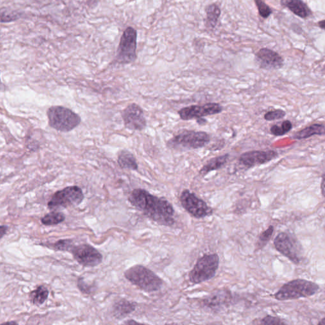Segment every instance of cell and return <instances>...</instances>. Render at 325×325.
Wrapping results in <instances>:
<instances>
[{"label":"cell","instance_id":"obj_37","mask_svg":"<svg viewBox=\"0 0 325 325\" xmlns=\"http://www.w3.org/2000/svg\"><path fill=\"white\" fill-rule=\"evenodd\" d=\"M320 25V27H321L322 29H324L325 28V20H323L322 21L318 23Z\"/></svg>","mask_w":325,"mask_h":325},{"label":"cell","instance_id":"obj_14","mask_svg":"<svg viewBox=\"0 0 325 325\" xmlns=\"http://www.w3.org/2000/svg\"><path fill=\"white\" fill-rule=\"evenodd\" d=\"M278 153L273 150L251 151L243 153L240 158V162L247 168L260 165L276 159Z\"/></svg>","mask_w":325,"mask_h":325},{"label":"cell","instance_id":"obj_1","mask_svg":"<svg viewBox=\"0 0 325 325\" xmlns=\"http://www.w3.org/2000/svg\"><path fill=\"white\" fill-rule=\"evenodd\" d=\"M130 202L149 218L162 225L174 224L172 205L165 199L152 195L146 190L134 189L130 194Z\"/></svg>","mask_w":325,"mask_h":325},{"label":"cell","instance_id":"obj_16","mask_svg":"<svg viewBox=\"0 0 325 325\" xmlns=\"http://www.w3.org/2000/svg\"><path fill=\"white\" fill-rule=\"evenodd\" d=\"M229 290H218L212 293L203 299V304L207 308L217 310L228 305L231 301L232 295Z\"/></svg>","mask_w":325,"mask_h":325},{"label":"cell","instance_id":"obj_4","mask_svg":"<svg viewBox=\"0 0 325 325\" xmlns=\"http://www.w3.org/2000/svg\"><path fill=\"white\" fill-rule=\"evenodd\" d=\"M50 127L62 132L72 131L81 123L79 114L63 106H52L47 111Z\"/></svg>","mask_w":325,"mask_h":325},{"label":"cell","instance_id":"obj_18","mask_svg":"<svg viewBox=\"0 0 325 325\" xmlns=\"http://www.w3.org/2000/svg\"><path fill=\"white\" fill-rule=\"evenodd\" d=\"M230 155L226 154L210 159L200 171L201 175H205L210 171L219 170L227 163Z\"/></svg>","mask_w":325,"mask_h":325},{"label":"cell","instance_id":"obj_34","mask_svg":"<svg viewBox=\"0 0 325 325\" xmlns=\"http://www.w3.org/2000/svg\"><path fill=\"white\" fill-rule=\"evenodd\" d=\"M197 122H198L200 125H204L205 123L207 122V120H205V119L201 118L197 119Z\"/></svg>","mask_w":325,"mask_h":325},{"label":"cell","instance_id":"obj_30","mask_svg":"<svg viewBox=\"0 0 325 325\" xmlns=\"http://www.w3.org/2000/svg\"><path fill=\"white\" fill-rule=\"evenodd\" d=\"M73 246L72 240H60L54 244V248L61 251H70Z\"/></svg>","mask_w":325,"mask_h":325},{"label":"cell","instance_id":"obj_25","mask_svg":"<svg viewBox=\"0 0 325 325\" xmlns=\"http://www.w3.org/2000/svg\"><path fill=\"white\" fill-rule=\"evenodd\" d=\"M65 216L62 213L53 212L46 215L42 219V223L45 226L56 225L63 223L65 220Z\"/></svg>","mask_w":325,"mask_h":325},{"label":"cell","instance_id":"obj_3","mask_svg":"<svg viewBox=\"0 0 325 325\" xmlns=\"http://www.w3.org/2000/svg\"><path fill=\"white\" fill-rule=\"evenodd\" d=\"M125 276L130 282L144 291H158L162 287V279L143 265H137L130 267L125 271Z\"/></svg>","mask_w":325,"mask_h":325},{"label":"cell","instance_id":"obj_27","mask_svg":"<svg viewBox=\"0 0 325 325\" xmlns=\"http://www.w3.org/2000/svg\"><path fill=\"white\" fill-rule=\"evenodd\" d=\"M257 6L258 13L261 17L267 19L271 15L272 11L270 6L265 3L264 0H254Z\"/></svg>","mask_w":325,"mask_h":325},{"label":"cell","instance_id":"obj_10","mask_svg":"<svg viewBox=\"0 0 325 325\" xmlns=\"http://www.w3.org/2000/svg\"><path fill=\"white\" fill-rule=\"evenodd\" d=\"M180 202L184 209L195 218H204L212 214V208L189 190L185 189L182 192Z\"/></svg>","mask_w":325,"mask_h":325},{"label":"cell","instance_id":"obj_23","mask_svg":"<svg viewBox=\"0 0 325 325\" xmlns=\"http://www.w3.org/2000/svg\"><path fill=\"white\" fill-rule=\"evenodd\" d=\"M206 13H207L208 26L214 28L218 22L220 15H221V9L216 4H210L206 8Z\"/></svg>","mask_w":325,"mask_h":325},{"label":"cell","instance_id":"obj_35","mask_svg":"<svg viewBox=\"0 0 325 325\" xmlns=\"http://www.w3.org/2000/svg\"><path fill=\"white\" fill-rule=\"evenodd\" d=\"M5 91V86H4V84L2 83L1 81V79H0V91L2 92V91Z\"/></svg>","mask_w":325,"mask_h":325},{"label":"cell","instance_id":"obj_32","mask_svg":"<svg viewBox=\"0 0 325 325\" xmlns=\"http://www.w3.org/2000/svg\"><path fill=\"white\" fill-rule=\"evenodd\" d=\"M78 287L84 294H90L91 292V288L90 286L87 285V284L84 283L81 278H80L79 281H78Z\"/></svg>","mask_w":325,"mask_h":325},{"label":"cell","instance_id":"obj_21","mask_svg":"<svg viewBox=\"0 0 325 325\" xmlns=\"http://www.w3.org/2000/svg\"><path fill=\"white\" fill-rule=\"evenodd\" d=\"M136 304L127 300L119 301L114 306V315L118 318H121L129 315L136 310Z\"/></svg>","mask_w":325,"mask_h":325},{"label":"cell","instance_id":"obj_11","mask_svg":"<svg viewBox=\"0 0 325 325\" xmlns=\"http://www.w3.org/2000/svg\"><path fill=\"white\" fill-rule=\"evenodd\" d=\"M70 251L73 253L75 260L84 266L95 267L102 262V254L89 244L73 246Z\"/></svg>","mask_w":325,"mask_h":325},{"label":"cell","instance_id":"obj_15","mask_svg":"<svg viewBox=\"0 0 325 325\" xmlns=\"http://www.w3.org/2000/svg\"><path fill=\"white\" fill-rule=\"evenodd\" d=\"M255 61L260 68L267 70H279L284 65L282 57L267 48L258 50L255 55Z\"/></svg>","mask_w":325,"mask_h":325},{"label":"cell","instance_id":"obj_39","mask_svg":"<svg viewBox=\"0 0 325 325\" xmlns=\"http://www.w3.org/2000/svg\"><path fill=\"white\" fill-rule=\"evenodd\" d=\"M126 324H136V322H129L126 323Z\"/></svg>","mask_w":325,"mask_h":325},{"label":"cell","instance_id":"obj_20","mask_svg":"<svg viewBox=\"0 0 325 325\" xmlns=\"http://www.w3.org/2000/svg\"><path fill=\"white\" fill-rule=\"evenodd\" d=\"M318 135V136H324L325 135V125L323 124H313L297 132L294 134V138L295 139H308L309 137Z\"/></svg>","mask_w":325,"mask_h":325},{"label":"cell","instance_id":"obj_7","mask_svg":"<svg viewBox=\"0 0 325 325\" xmlns=\"http://www.w3.org/2000/svg\"><path fill=\"white\" fill-rule=\"evenodd\" d=\"M210 142V136L205 132L184 131L168 141L170 148L199 149L205 147Z\"/></svg>","mask_w":325,"mask_h":325},{"label":"cell","instance_id":"obj_13","mask_svg":"<svg viewBox=\"0 0 325 325\" xmlns=\"http://www.w3.org/2000/svg\"><path fill=\"white\" fill-rule=\"evenodd\" d=\"M123 122L127 129L141 131L146 127L143 109L137 104L129 105L121 112Z\"/></svg>","mask_w":325,"mask_h":325},{"label":"cell","instance_id":"obj_29","mask_svg":"<svg viewBox=\"0 0 325 325\" xmlns=\"http://www.w3.org/2000/svg\"><path fill=\"white\" fill-rule=\"evenodd\" d=\"M286 116V112L282 109H276L274 111L267 112L264 115V119L266 121H274L281 120Z\"/></svg>","mask_w":325,"mask_h":325},{"label":"cell","instance_id":"obj_8","mask_svg":"<svg viewBox=\"0 0 325 325\" xmlns=\"http://www.w3.org/2000/svg\"><path fill=\"white\" fill-rule=\"evenodd\" d=\"M84 199L83 191L78 186H70L56 192L48 203L51 210L79 205Z\"/></svg>","mask_w":325,"mask_h":325},{"label":"cell","instance_id":"obj_28","mask_svg":"<svg viewBox=\"0 0 325 325\" xmlns=\"http://www.w3.org/2000/svg\"><path fill=\"white\" fill-rule=\"evenodd\" d=\"M274 232V227L273 226H270L266 230L261 233L259 237V242H258V245H259V248H262L264 247L265 244L268 243L270 240H271L272 234Z\"/></svg>","mask_w":325,"mask_h":325},{"label":"cell","instance_id":"obj_22","mask_svg":"<svg viewBox=\"0 0 325 325\" xmlns=\"http://www.w3.org/2000/svg\"><path fill=\"white\" fill-rule=\"evenodd\" d=\"M21 17V13L8 6L0 8V22L10 23L17 21Z\"/></svg>","mask_w":325,"mask_h":325},{"label":"cell","instance_id":"obj_36","mask_svg":"<svg viewBox=\"0 0 325 325\" xmlns=\"http://www.w3.org/2000/svg\"><path fill=\"white\" fill-rule=\"evenodd\" d=\"M324 182H325V179H324V176H323V180H322V189L323 195H324Z\"/></svg>","mask_w":325,"mask_h":325},{"label":"cell","instance_id":"obj_2","mask_svg":"<svg viewBox=\"0 0 325 325\" xmlns=\"http://www.w3.org/2000/svg\"><path fill=\"white\" fill-rule=\"evenodd\" d=\"M319 289V285L313 281L297 279L283 285L274 297L278 301L304 298L313 296Z\"/></svg>","mask_w":325,"mask_h":325},{"label":"cell","instance_id":"obj_6","mask_svg":"<svg viewBox=\"0 0 325 325\" xmlns=\"http://www.w3.org/2000/svg\"><path fill=\"white\" fill-rule=\"evenodd\" d=\"M277 250L294 264L298 265L303 260V249L294 236L282 232L279 233L274 240Z\"/></svg>","mask_w":325,"mask_h":325},{"label":"cell","instance_id":"obj_5","mask_svg":"<svg viewBox=\"0 0 325 325\" xmlns=\"http://www.w3.org/2000/svg\"><path fill=\"white\" fill-rule=\"evenodd\" d=\"M219 265L217 253L205 254L199 258L189 273V280L194 284L205 282L214 278Z\"/></svg>","mask_w":325,"mask_h":325},{"label":"cell","instance_id":"obj_38","mask_svg":"<svg viewBox=\"0 0 325 325\" xmlns=\"http://www.w3.org/2000/svg\"><path fill=\"white\" fill-rule=\"evenodd\" d=\"M325 318H324V319H322V320H321V322H320L319 323V324H318V325H325Z\"/></svg>","mask_w":325,"mask_h":325},{"label":"cell","instance_id":"obj_31","mask_svg":"<svg viewBox=\"0 0 325 325\" xmlns=\"http://www.w3.org/2000/svg\"><path fill=\"white\" fill-rule=\"evenodd\" d=\"M260 324L262 325H284L286 324L285 322L281 320L280 318L267 316L266 317L260 320Z\"/></svg>","mask_w":325,"mask_h":325},{"label":"cell","instance_id":"obj_33","mask_svg":"<svg viewBox=\"0 0 325 325\" xmlns=\"http://www.w3.org/2000/svg\"><path fill=\"white\" fill-rule=\"evenodd\" d=\"M8 228L5 226H0V239H2L5 235Z\"/></svg>","mask_w":325,"mask_h":325},{"label":"cell","instance_id":"obj_17","mask_svg":"<svg viewBox=\"0 0 325 325\" xmlns=\"http://www.w3.org/2000/svg\"><path fill=\"white\" fill-rule=\"evenodd\" d=\"M281 4L302 19H307L312 15L311 9L303 0H281Z\"/></svg>","mask_w":325,"mask_h":325},{"label":"cell","instance_id":"obj_12","mask_svg":"<svg viewBox=\"0 0 325 325\" xmlns=\"http://www.w3.org/2000/svg\"><path fill=\"white\" fill-rule=\"evenodd\" d=\"M223 111V107L218 103H207L203 106L193 105L184 107L178 112L180 118L183 120H191L198 119L205 116L214 115L221 113Z\"/></svg>","mask_w":325,"mask_h":325},{"label":"cell","instance_id":"obj_9","mask_svg":"<svg viewBox=\"0 0 325 325\" xmlns=\"http://www.w3.org/2000/svg\"><path fill=\"white\" fill-rule=\"evenodd\" d=\"M137 31L127 27L121 36L117 52V60L121 64H129L136 61Z\"/></svg>","mask_w":325,"mask_h":325},{"label":"cell","instance_id":"obj_26","mask_svg":"<svg viewBox=\"0 0 325 325\" xmlns=\"http://www.w3.org/2000/svg\"><path fill=\"white\" fill-rule=\"evenodd\" d=\"M291 121L285 120L281 123V125H274L271 128V133L273 136H282L287 134L292 129Z\"/></svg>","mask_w":325,"mask_h":325},{"label":"cell","instance_id":"obj_19","mask_svg":"<svg viewBox=\"0 0 325 325\" xmlns=\"http://www.w3.org/2000/svg\"><path fill=\"white\" fill-rule=\"evenodd\" d=\"M119 165L123 169L137 170L138 169V164L136 158L131 153L127 150L121 151L118 157Z\"/></svg>","mask_w":325,"mask_h":325},{"label":"cell","instance_id":"obj_24","mask_svg":"<svg viewBox=\"0 0 325 325\" xmlns=\"http://www.w3.org/2000/svg\"><path fill=\"white\" fill-rule=\"evenodd\" d=\"M49 292L44 286H40L30 294L32 303L35 305H42L49 297Z\"/></svg>","mask_w":325,"mask_h":325}]
</instances>
